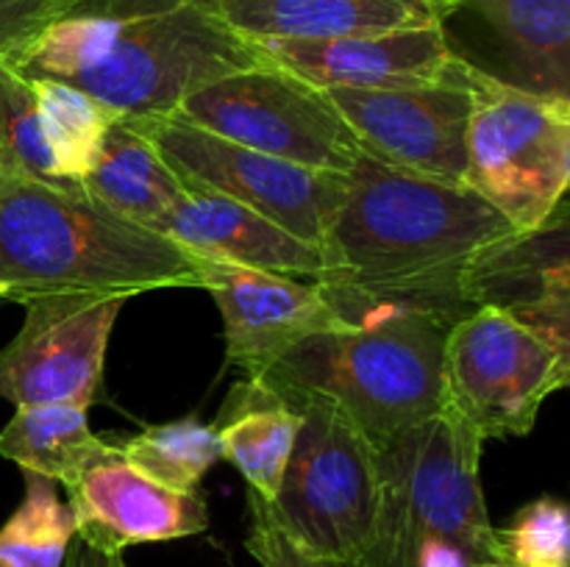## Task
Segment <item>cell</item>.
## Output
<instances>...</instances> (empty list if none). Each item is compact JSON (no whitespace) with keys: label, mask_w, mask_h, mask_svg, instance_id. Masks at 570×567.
Instances as JSON below:
<instances>
[{"label":"cell","mask_w":570,"mask_h":567,"mask_svg":"<svg viewBox=\"0 0 570 567\" xmlns=\"http://www.w3.org/2000/svg\"><path fill=\"white\" fill-rule=\"evenodd\" d=\"M479 567H510V565H504V561H484V565Z\"/></svg>","instance_id":"33"},{"label":"cell","mask_w":570,"mask_h":567,"mask_svg":"<svg viewBox=\"0 0 570 567\" xmlns=\"http://www.w3.org/2000/svg\"><path fill=\"white\" fill-rule=\"evenodd\" d=\"M493 28L518 87L570 98V11L562 0H451Z\"/></svg>","instance_id":"19"},{"label":"cell","mask_w":570,"mask_h":567,"mask_svg":"<svg viewBox=\"0 0 570 567\" xmlns=\"http://www.w3.org/2000/svg\"><path fill=\"white\" fill-rule=\"evenodd\" d=\"M465 67V64H462ZM362 150L395 170L443 183H465V78L417 89H326Z\"/></svg>","instance_id":"12"},{"label":"cell","mask_w":570,"mask_h":567,"mask_svg":"<svg viewBox=\"0 0 570 567\" xmlns=\"http://www.w3.org/2000/svg\"><path fill=\"white\" fill-rule=\"evenodd\" d=\"M482 304L510 309L557 354V392L570 389V278L543 276L488 295Z\"/></svg>","instance_id":"27"},{"label":"cell","mask_w":570,"mask_h":567,"mask_svg":"<svg viewBox=\"0 0 570 567\" xmlns=\"http://www.w3.org/2000/svg\"><path fill=\"white\" fill-rule=\"evenodd\" d=\"M65 489L76 534L100 550L122 554L131 545L170 543L209 526V506L200 489L176 493L154 481L109 442Z\"/></svg>","instance_id":"15"},{"label":"cell","mask_w":570,"mask_h":567,"mask_svg":"<svg viewBox=\"0 0 570 567\" xmlns=\"http://www.w3.org/2000/svg\"><path fill=\"white\" fill-rule=\"evenodd\" d=\"M554 103H557V109H560V115L566 117V122L570 126V98H554ZM570 192V189H568Z\"/></svg>","instance_id":"32"},{"label":"cell","mask_w":570,"mask_h":567,"mask_svg":"<svg viewBox=\"0 0 570 567\" xmlns=\"http://www.w3.org/2000/svg\"><path fill=\"white\" fill-rule=\"evenodd\" d=\"M499 545L510 567H570V506L551 495L534 498L499 528Z\"/></svg>","instance_id":"28"},{"label":"cell","mask_w":570,"mask_h":567,"mask_svg":"<svg viewBox=\"0 0 570 567\" xmlns=\"http://www.w3.org/2000/svg\"><path fill=\"white\" fill-rule=\"evenodd\" d=\"M271 64L317 89H417L454 83L465 56L449 42L445 26L365 33L343 39H259Z\"/></svg>","instance_id":"14"},{"label":"cell","mask_w":570,"mask_h":567,"mask_svg":"<svg viewBox=\"0 0 570 567\" xmlns=\"http://www.w3.org/2000/svg\"><path fill=\"white\" fill-rule=\"evenodd\" d=\"M482 445L484 439L451 411L379 445L376 534L356 567L504 561L479 478Z\"/></svg>","instance_id":"4"},{"label":"cell","mask_w":570,"mask_h":567,"mask_svg":"<svg viewBox=\"0 0 570 567\" xmlns=\"http://www.w3.org/2000/svg\"><path fill=\"white\" fill-rule=\"evenodd\" d=\"M137 470L176 493H198L206 472L223 459L220 428L195 417L150 426L117 442Z\"/></svg>","instance_id":"24"},{"label":"cell","mask_w":570,"mask_h":567,"mask_svg":"<svg viewBox=\"0 0 570 567\" xmlns=\"http://www.w3.org/2000/svg\"><path fill=\"white\" fill-rule=\"evenodd\" d=\"M200 256L126 220L78 183L0 176V295H134L200 287Z\"/></svg>","instance_id":"3"},{"label":"cell","mask_w":570,"mask_h":567,"mask_svg":"<svg viewBox=\"0 0 570 567\" xmlns=\"http://www.w3.org/2000/svg\"><path fill=\"white\" fill-rule=\"evenodd\" d=\"M126 295L50 292L28 298L26 320L0 350V398L11 406H92Z\"/></svg>","instance_id":"11"},{"label":"cell","mask_w":570,"mask_h":567,"mask_svg":"<svg viewBox=\"0 0 570 567\" xmlns=\"http://www.w3.org/2000/svg\"><path fill=\"white\" fill-rule=\"evenodd\" d=\"M78 187L115 215L154 231L184 195L178 172L131 117H120L109 128L92 170Z\"/></svg>","instance_id":"18"},{"label":"cell","mask_w":570,"mask_h":567,"mask_svg":"<svg viewBox=\"0 0 570 567\" xmlns=\"http://www.w3.org/2000/svg\"><path fill=\"white\" fill-rule=\"evenodd\" d=\"M173 115L228 142L312 170L348 176L365 153L326 89L271 61L206 83Z\"/></svg>","instance_id":"8"},{"label":"cell","mask_w":570,"mask_h":567,"mask_svg":"<svg viewBox=\"0 0 570 567\" xmlns=\"http://www.w3.org/2000/svg\"><path fill=\"white\" fill-rule=\"evenodd\" d=\"M562 3H566V6H568V11H570V0H562Z\"/></svg>","instance_id":"35"},{"label":"cell","mask_w":570,"mask_h":567,"mask_svg":"<svg viewBox=\"0 0 570 567\" xmlns=\"http://www.w3.org/2000/svg\"><path fill=\"white\" fill-rule=\"evenodd\" d=\"M131 120L154 139L178 172L259 211L304 242L323 248L328 228L343 209L348 176L312 170L228 142L173 111Z\"/></svg>","instance_id":"10"},{"label":"cell","mask_w":570,"mask_h":567,"mask_svg":"<svg viewBox=\"0 0 570 567\" xmlns=\"http://www.w3.org/2000/svg\"><path fill=\"white\" fill-rule=\"evenodd\" d=\"M87 411L89 406L72 404L17 406L14 417L0 428V456L20 470L70 487L106 448V439L89 428Z\"/></svg>","instance_id":"21"},{"label":"cell","mask_w":570,"mask_h":567,"mask_svg":"<svg viewBox=\"0 0 570 567\" xmlns=\"http://www.w3.org/2000/svg\"><path fill=\"white\" fill-rule=\"evenodd\" d=\"M0 300H3V295H0Z\"/></svg>","instance_id":"38"},{"label":"cell","mask_w":570,"mask_h":567,"mask_svg":"<svg viewBox=\"0 0 570 567\" xmlns=\"http://www.w3.org/2000/svg\"><path fill=\"white\" fill-rule=\"evenodd\" d=\"M200 281L223 317L228 365L248 378L265 372L301 339L354 326L317 281L215 259H200Z\"/></svg>","instance_id":"13"},{"label":"cell","mask_w":570,"mask_h":567,"mask_svg":"<svg viewBox=\"0 0 570 567\" xmlns=\"http://www.w3.org/2000/svg\"><path fill=\"white\" fill-rule=\"evenodd\" d=\"M451 322L384 315L315 334L254 376L282 404L321 398L351 417L373 445L443 411V348Z\"/></svg>","instance_id":"5"},{"label":"cell","mask_w":570,"mask_h":567,"mask_svg":"<svg viewBox=\"0 0 570 567\" xmlns=\"http://www.w3.org/2000/svg\"><path fill=\"white\" fill-rule=\"evenodd\" d=\"M178 178H181L184 195L170 217L161 222L159 233L170 237L173 242L200 259L321 281L326 272L323 248L304 242L295 233L284 231L282 226L262 217L259 211L237 203L228 195L217 192L184 172H178Z\"/></svg>","instance_id":"16"},{"label":"cell","mask_w":570,"mask_h":567,"mask_svg":"<svg viewBox=\"0 0 570 567\" xmlns=\"http://www.w3.org/2000/svg\"><path fill=\"white\" fill-rule=\"evenodd\" d=\"M37 94L39 120L53 170L61 183H81L92 170L106 133L120 117L117 109L72 83L53 78H28Z\"/></svg>","instance_id":"22"},{"label":"cell","mask_w":570,"mask_h":567,"mask_svg":"<svg viewBox=\"0 0 570 567\" xmlns=\"http://www.w3.org/2000/svg\"><path fill=\"white\" fill-rule=\"evenodd\" d=\"M512 233L510 220L465 183L362 153L323 242L317 284L354 326L384 315H434L454 326L473 309L465 300L473 261Z\"/></svg>","instance_id":"1"},{"label":"cell","mask_w":570,"mask_h":567,"mask_svg":"<svg viewBox=\"0 0 570 567\" xmlns=\"http://www.w3.org/2000/svg\"><path fill=\"white\" fill-rule=\"evenodd\" d=\"M557 392V354L510 309L479 304L449 328L443 411L482 439L527 437Z\"/></svg>","instance_id":"9"},{"label":"cell","mask_w":570,"mask_h":567,"mask_svg":"<svg viewBox=\"0 0 570 567\" xmlns=\"http://www.w3.org/2000/svg\"><path fill=\"white\" fill-rule=\"evenodd\" d=\"M301 411L284 406L259 381L237 384L220 422L223 459L232 461L248 481V493L271 504L278 495L301 431Z\"/></svg>","instance_id":"20"},{"label":"cell","mask_w":570,"mask_h":567,"mask_svg":"<svg viewBox=\"0 0 570 567\" xmlns=\"http://www.w3.org/2000/svg\"><path fill=\"white\" fill-rule=\"evenodd\" d=\"M0 567H9V565H6V561H3V559H0Z\"/></svg>","instance_id":"36"},{"label":"cell","mask_w":570,"mask_h":567,"mask_svg":"<svg viewBox=\"0 0 570 567\" xmlns=\"http://www.w3.org/2000/svg\"><path fill=\"white\" fill-rule=\"evenodd\" d=\"M543 276L570 278V192L532 231H515L484 250L465 276V300L482 304L512 284Z\"/></svg>","instance_id":"23"},{"label":"cell","mask_w":570,"mask_h":567,"mask_svg":"<svg viewBox=\"0 0 570 567\" xmlns=\"http://www.w3.org/2000/svg\"><path fill=\"white\" fill-rule=\"evenodd\" d=\"M26 495L0 528V559L9 567H61L76 537V515L61 504L53 478L22 470Z\"/></svg>","instance_id":"25"},{"label":"cell","mask_w":570,"mask_h":567,"mask_svg":"<svg viewBox=\"0 0 570 567\" xmlns=\"http://www.w3.org/2000/svg\"><path fill=\"white\" fill-rule=\"evenodd\" d=\"M226 26L259 39H343L365 33L445 26L454 9L443 0H212Z\"/></svg>","instance_id":"17"},{"label":"cell","mask_w":570,"mask_h":567,"mask_svg":"<svg viewBox=\"0 0 570 567\" xmlns=\"http://www.w3.org/2000/svg\"><path fill=\"white\" fill-rule=\"evenodd\" d=\"M465 187L488 200L515 231H532L570 189V126L554 94L504 81L465 59Z\"/></svg>","instance_id":"7"},{"label":"cell","mask_w":570,"mask_h":567,"mask_svg":"<svg viewBox=\"0 0 570 567\" xmlns=\"http://www.w3.org/2000/svg\"><path fill=\"white\" fill-rule=\"evenodd\" d=\"M443 3H449V0H443ZM451 6V3H449ZM451 9H454V6H451Z\"/></svg>","instance_id":"37"},{"label":"cell","mask_w":570,"mask_h":567,"mask_svg":"<svg viewBox=\"0 0 570 567\" xmlns=\"http://www.w3.org/2000/svg\"><path fill=\"white\" fill-rule=\"evenodd\" d=\"M195 3H204L206 6V3H212V0H195Z\"/></svg>","instance_id":"34"},{"label":"cell","mask_w":570,"mask_h":567,"mask_svg":"<svg viewBox=\"0 0 570 567\" xmlns=\"http://www.w3.org/2000/svg\"><path fill=\"white\" fill-rule=\"evenodd\" d=\"M248 550L262 567H356V565H337V561H315L306 556L295 554L271 526L250 517V534H248Z\"/></svg>","instance_id":"29"},{"label":"cell","mask_w":570,"mask_h":567,"mask_svg":"<svg viewBox=\"0 0 570 567\" xmlns=\"http://www.w3.org/2000/svg\"><path fill=\"white\" fill-rule=\"evenodd\" d=\"M31 0H0V48L20 31V22L26 17Z\"/></svg>","instance_id":"31"},{"label":"cell","mask_w":570,"mask_h":567,"mask_svg":"<svg viewBox=\"0 0 570 567\" xmlns=\"http://www.w3.org/2000/svg\"><path fill=\"white\" fill-rule=\"evenodd\" d=\"M0 176L61 183L53 170L31 81L0 59Z\"/></svg>","instance_id":"26"},{"label":"cell","mask_w":570,"mask_h":567,"mask_svg":"<svg viewBox=\"0 0 570 567\" xmlns=\"http://www.w3.org/2000/svg\"><path fill=\"white\" fill-rule=\"evenodd\" d=\"M61 567H128L122 554L115 550H100L95 545H89L87 539H81L76 534L70 543V550L65 556V565Z\"/></svg>","instance_id":"30"},{"label":"cell","mask_w":570,"mask_h":567,"mask_svg":"<svg viewBox=\"0 0 570 567\" xmlns=\"http://www.w3.org/2000/svg\"><path fill=\"white\" fill-rule=\"evenodd\" d=\"M301 431L271 504L248 493L250 517L271 526L295 554L315 561L360 565L376 534V445L321 398H295Z\"/></svg>","instance_id":"6"},{"label":"cell","mask_w":570,"mask_h":567,"mask_svg":"<svg viewBox=\"0 0 570 567\" xmlns=\"http://www.w3.org/2000/svg\"><path fill=\"white\" fill-rule=\"evenodd\" d=\"M0 59L128 117L170 115L206 83L267 61L195 0H31Z\"/></svg>","instance_id":"2"}]
</instances>
